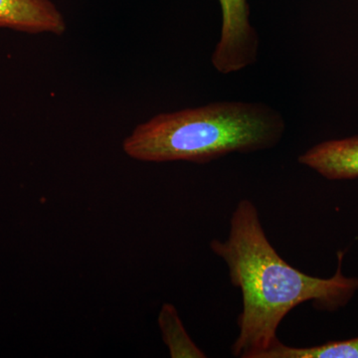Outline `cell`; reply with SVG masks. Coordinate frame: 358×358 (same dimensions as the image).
<instances>
[{
	"mask_svg": "<svg viewBox=\"0 0 358 358\" xmlns=\"http://www.w3.org/2000/svg\"><path fill=\"white\" fill-rule=\"evenodd\" d=\"M210 248L227 265L231 284L243 299L239 334L231 348L235 357L263 358L280 341L277 331L282 320L301 303L312 301L317 310L334 313L358 291V278L343 273L345 251L338 252V268L329 279L305 274L287 263L268 241L258 209L249 199L238 202L227 239L212 240Z\"/></svg>",
	"mask_w": 358,
	"mask_h": 358,
	"instance_id": "1",
	"label": "cell"
},
{
	"mask_svg": "<svg viewBox=\"0 0 358 358\" xmlns=\"http://www.w3.org/2000/svg\"><path fill=\"white\" fill-rule=\"evenodd\" d=\"M285 131L286 122L274 108L226 101L155 115L124 138L122 150L140 162L208 164L234 152L270 150Z\"/></svg>",
	"mask_w": 358,
	"mask_h": 358,
	"instance_id": "2",
	"label": "cell"
},
{
	"mask_svg": "<svg viewBox=\"0 0 358 358\" xmlns=\"http://www.w3.org/2000/svg\"><path fill=\"white\" fill-rule=\"evenodd\" d=\"M218 1L222 24L220 39L212 54L211 62L221 74H232L256 62L259 37L250 22L248 0Z\"/></svg>",
	"mask_w": 358,
	"mask_h": 358,
	"instance_id": "3",
	"label": "cell"
},
{
	"mask_svg": "<svg viewBox=\"0 0 358 358\" xmlns=\"http://www.w3.org/2000/svg\"><path fill=\"white\" fill-rule=\"evenodd\" d=\"M0 28L29 34L63 35L67 24L51 0H0Z\"/></svg>",
	"mask_w": 358,
	"mask_h": 358,
	"instance_id": "4",
	"label": "cell"
},
{
	"mask_svg": "<svg viewBox=\"0 0 358 358\" xmlns=\"http://www.w3.org/2000/svg\"><path fill=\"white\" fill-rule=\"evenodd\" d=\"M299 162L327 180L358 178V136L317 143L299 157Z\"/></svg>",
	"mask_w": 358,
	"mask_h": 358,
	"instance_id": "5",
	"label": "cell"
},
{
	"mask_svg": "<svg viewBox=\"0 0 358 358\" xmlns=\"http://www.w3.org/2000/svg\"><path fill=\"white\" fill-rule=\"evenodd\" d=\"M159 324L162 338L173 358H204L205 353L193 343L179 319L178 310L171 303H164L159 313Z\"/></svg>",
	"mask_w": 358,
	"mask_h": 358,
	"instance_id": "6",
	"label": "cell"
},
{
	"mask_svg": "<svg viewBox=\"0 0 358 358\" xmlns=\"http://www.w3.org/2000/svg\"><path fill=\"white\" fill-rule=\"evenodd\" d=\"M263 358H358V336L310 348H294L279 341Z\"/></svg>",
	"mask_w": 358,
	"mask_h": 358,
	"instance_id": "7",
	"label": "cell"
}]
</instances>
